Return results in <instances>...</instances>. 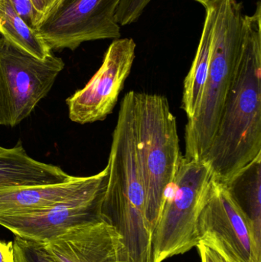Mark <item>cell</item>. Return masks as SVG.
Segmentation results:
<instances>
[{
    "label": "cell",
    "instance_id": "6da1fadb",
    "mask_svg": "<svg viewBox=\"0 0 261 262\" xmlns=\"http://www.w3.org/2000/svg\"><path fill=\"white\" fill-rule=\"evenodd\" d=\"M243 45L205 160L225 183L261 156V3L244 18Z\"/></svg>",
    "mask_w": 261,
    "mask_h": 262
},
{
    "label": "cell",
    "instance_id": "7a4b0ae2",
    "mask_svg": "<svg viewBox=\"0 0 261 262\" xmlns=\"http://www.w3.org/2000/svg\"><path fill=\"white\" fill-rule=\"evenodd\" d=\"M102 215L121 234L130 262H152V235L138 157L135 92L121 101L107 165Z\"/></svg>",
    "mask_w": 261,
    "mask_h": 262
},
{
    "label": "cell",
    "instance_id": "3957f363",
    "mask_svg": "<svg viewBox=\"0 0 261 262\" xmlns=\"http://www.w3.org/2000/svg\"><path fill=\"white\" fill-rule=\"evenodd\" d=\"M242 6L217 0L208 78L199 108L185 130L187 160L204 161L214 140L243 45Z\"/></svg>",
    "mask_w": 261,
    "mask_h": 262
},
{
    "label": "cell",
    "instance_id": "277c9868",
    "mask_svg": "<svg viewBox=\"0 0 261 262\" xmlns=\"http://www.w3.org/2000/svg\"><path fill=\"white\" fill-rule=\"evenodd\" d=\"M135 114L146 219L153 232L183 156L176 118L167 97L135 92Z\"/></svg>",
    "mask_w": 261,
    "mask_h": 262
},
{
    "label": "cell",
    "instance_id": "5b68a950",
    "mask_svg": "<svg viewBox=\"0 0 261 262\" xmlns=\"http://www.w3.org/2000/svg\"><path fill=\"white\" fill-rule=\"evenodd\" d=\"M212 178L208 163L183 156L152 235V262L183 255L199 244L198 218Z\"/></svg>",
    "mask_w": 261,
    "mask_h": 262
},
{
    "label": "cell",
    "instance_id": "8992f818",
    "mask_svg": "<svg viewBox=\"0 0 261 262\" xmlns=\"http://www.w3.org/2000/svg\"><path fill=\"white\" fill-rule=\"evenodd\" d=\"M64 68L53 53L40 59L0 37V126L15 127L26 119Z\"/></svg>",
    "mask_w": 261,
    "mask_h": 262
},
{
    "label": "cell",
    "instance_id": "52a82bcc",
    "mask_svg": "<svg viewBox=\"0 0 261 262\" xmlns=\"http://www.w3.org/2000/svg\"><path fill=\"white\" fill-rule=\"evenodd\" d=\"M199 242L228 262H261V239L231 198L213 177L197 221Z\"/></svg>",
    "mask_w": 261,
    "mask_h": 262
},
{
    "label": "cell",
    "instance_id": "ba28073f",
    "mask_svg": "<svg viewBox=\"0 0 261 262\" xmlns=\"http://www.w3.org/2000/svg\"><path fill=\"white\" fill-rule=\"evenodd\" d=\"M121 0H63L37 28L52 50L78 49L82 43L121 38L116 18Z\"/></svg>",
    "mask_w": 261,
    "mask_h": 262
},
{
    "label": "cell",
    "instance_id": "9c48e42d",
    "mask_svg": "<svg viewBox=\"0 0 261 262\" xmlns=\"http://www.w3.org/2000/svg\"><path fill=\"white\" fill-rule=\"evenodd\" d=\"M135 52L133 38L114 39L91 79L66 100L72 121L90 124L104 121L113 112L133 68Z\"/></svg>",
    "mask_w": 261,
    "mask_h": 262
},
{
    "label": "cell",
    "instance_id": "30bf717a",
    "mask_svg": "<svg viewBox=\"0 0 261 262\" xmlns=\"http://www.w3.org/2000/svg\"><path fill=\"white\" fill-rule=\"evenodd\" d=\"M107 185L101 189L39 212L0 216V226L16 237L46 243L69 229L105 220L102 205Z\"/></svg>",
    "mask_w": 261,
    "mask_h": 262
},
{
    "label": "cell",
    "instance_id": "8fae6325",
    "mask_svg": "<svg viewBox=\"0 0 261 262\" xmlns=\"http://www.w3.org/2000/svg\"><path fill=\"white\" fill-rule=\"evenodd\" d=\"M43 244L58 262H130L123 237L105 220L72 228Z\"/></svg>",
    "mask_w": 261,
    "mask_h": 262
},
{
    "label": "cell",
    "instance_id": "7c38bea8",
    "mask_svg": "<svg viewBox=\"0 0 261 262\" xmlns=\"http://www.w3.org/2000/svg\"><path fill=\"white\" fill-rule=\"evenodd\" d=\"M106 166L90 177H73L65 183L0 189V216L23 215L53 207L67 200L86 195L107 184Z\"/></svg>",
    "mask_w": 261,
    "mask_h": 262
},
{
    "label": "cell",
    "instance_id": "4fadbf2b",
    "mask_svg": "<svg viewBox=\"0 0 261 262\" xmlns=\"http://www.w3.org/2000/svg\"><path fill=\"white\" fill-rule=\"evenodd\" d=\"M73 177L59 166L34 160L20 141L13 147L0 149V189L57 184Z\"/></svg>",
    "mask_w": 261,
    "mask_h": 262
},
{
    "label": "cell",
    "instance_id": "5bb4252c",
    "mask_svg": "<svg viewBox=\"0 0 261 262\" xmlns=\"http://www.w3.org/2000/svg\"><path fill=\"white\" fill-rule=\"evenodd\" d=\"M35 29V13L29 0H0V37L44 59L52 51Z\"/></svg>",
    "mask_w": 261,
    "mask_h": 262
},
{
    "label": "cell",
    "instance_id": "9a60e30c",
    "mask_svg": "<svg viewBox=\"0 0 261 262\" xmlns=\"http://www.w3.org/2000/svg\"><path fill=\"white\" fill-rule=\"evenodd\" d=\"M216 2L205 8V21L197 52L184 81L182 108L188 120L194 117L199 108L208 78Z\"/></svg>",
    "mask_w": 261,
    "mask_h": 262
},
{
    "label": "cell",
    "instance_id": "2e32d148",
    "mask_svg": "<svg viewBox=\"0 0 261 262\" xmlns=\"http://www.w3.org/2000/svg\"><path fill=\"white\" fill-rule=\"evenodd\" d=\"M223 184L261 239V156Z\"/></svg>",
    "mask_w": 261,
    "mask_h": 262
},
{
    "label": "cell",
    "instance_id": "e0dca14e",
    "mask_svg": "<svg viewBox=\"0 0 261 262\" xmlns=\"http://www.w3.org/2000/svg\"><path fill=\"white\" fill-rule=\"evenodd\" d=\"M12 245L14 262H58L43 243L15 236Z\"/></svg>",
    "mask_w": 261,
    "mask_h": 262
},
{
    "label": "cell",
    "instance_id": "ac0fdd59",
    "mask_svg": "<svg viewBox=\"0 0 261 262\" xmlns=\"http://www.w3.org/2000/svg\"><path fill=\"white\" fill-rule=\"evenodd\" d=\"M152 0H121L116 12V18L121 26L132 24L139 19Z\"/></svg>",
    "mask_w": 261,
    "mask_h": 262
},
{
    "label": "cell",
    "instance_id": "d6986e66",
    "mask_svg": "<svg viewBox=\"0 0 261 262\" xmlns=\"http://www.w3.org/2000/svg\"><path fill=\"white\" fill-rule=\"evenodd\" d=\"M62 1L63 0H29L35 13L36 29L41 26V23L54 12Z\"/></svg>",
    "mask_w": 261,
    "mask_h": 262
},
{
    "label": "cell",
    "instance_id": "ffe728a7",
    "mask_svg": "<svg viewBox=\"0 0 261 262\" xmlns=\"http://www.w3.org/2000/svg\"><path fill=\"white\" fill-rule=\"evenodd\" d=\"M196 247L200 255L201 262H228L219 252L206 246L202 242H199Z\"/></svg>",
    "mask_w": 261,
    "mask_h": 262
},
{
    "label": "cell",
    "instance_id": "44dd1931",
    "mask_svg": "<svg viewBox=\"0 0 261 262\" xmlns=\"http://www.w3.org/2000/svg\"><path fill=\"white\" fill-rule=\"evenodd\" d=\"M0 262H14L12 242L0 241Z\"/></svg>",
    "mask_w": 261,
    "mask_h": 262
},
{
    "label": "cell",
    "instance_id": "7402d4cb",
    "mask_svg": "<svg viewBox=\"0 0 261 262\" xmlns=\"http://www.w3.org/2000/svg\"><path fill=\"white\" fill-rule=\"evenodd\" d=\"M195 1L198 2V3H201L204 7H208L210 5L216 3L217 0H195Z\"/></svg>",
    "mask_w": 261,
    "mask_h": 262
},
{
    "label": "cell",
    "instance_id": "603a6c76",
    "mask_svg": "<svg viewBox=\"0 0 261 262\" xmlns=\"http://www.w3.org/2000/svg\"><path fill=\"white\" fill-rule=\"evenodd\" d=\"M1 148H2V146H0V149H1Z\"/></svg>",
    "mask_w": 261,
    "mask_h": 262
}]
</instances>
